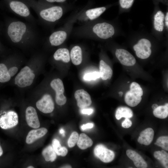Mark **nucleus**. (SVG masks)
<instances>
[{
	"label": "nucleus",
	"instance_id": "nucleus-1",
	"mask_svg": "<svg viewBox=\"0 0 168 168\" xmlns=\"http://www.w3.org/2000/svg\"><path fill=\"white\" fill-rule=\"evenodd\" d=\"M37 25L6 17L0 23V37L12 49L30 56L41 49L45 39Z\"/></svg>",
	"mask_w": 168,
	"mask_h": 168
},
{
	"label": "nucleus",
	"instance_id": "nucleus-2",
	"mask_svg": "<svg viewBox=\"0 0 168 168\" xmlns=\"http://www.w3.org/2000/svg\"><path fill=\"white\" fill-rule=\"evenodd\" d=\"M30 58L9 84L19 92L23 93L30 88L43 72L46 56L41 49L30 56Z\"/></svg>",
	"mask_w": 168,
	"mask_h": 168
},
{
	"label": "nucleus",
	"instance_id": "nucleus-3",
	"mask_svg": "<svg viewBox=\"0 0 168 168\" xmlns=\"http://www.w3.org/2000/svg\"><path fill=\"white\" fill-rule=\"evenodd\" d=\"M27 60L24 54L13 49L8 54L0 58V87L9 84Z\"/></svg>",
	"mask_w": 168,
	"mask_h": 168
},
{
	"label": "nucleus",
	"instance_id": "nucleus-4",
	"mask_svg": "<svg viewBox=\"0 0 168 168\" xmlns=\"http://www.w3.org/2000/svg\"><path fill=\"white\" fill-rule=\"evenodd\" d=\"M95 20L73 28L72 34L77 37L92 39H107L113 35L114 28L111 24L105 22H96Z\"/></svg>",
	"mask_w": 168,
	"mask_h": 168
},
{
	"label": "nucleus",
	"instance_id": "nucleus-5",
	"mask_svg": "<svg viewBox=\"0 0 168 168\" xmlns=\"http://www.w3.org/2000/svg\"><path fill=\"white\" fill-rule=\"evenodd\" d=\"M33 5V8L38 18V24L45 27L52 28L63 15L66 8L63 6Z\"/></svg>",
	"mask_w": 168,
	"mask_h": 168
},
{
	"label": "nucleus",
	"instance_id": "nucleus-6",
	"mask_svg": "<svg viewBox=\"0 0 168 168\" xmlns=\"http://www.w3.org/2000/svg\"><path fill=\"white\" fill-rule=\"evenodd\" d=\"M76 13L72 16L64 24V26L52 32L45 39L42 48L47 46L57 47L63 44L68 39L73 29V26L76 22Z\"/></svg>",
	"mask_w": 168,
	"mask_h": 168
},
{
	"label": "nucleus",
	"instance_id": "nucleus-7",
	"mask_svg": "<svg viewBox=\"0 0 168 168\" xmlns=\"http://www.w3.org/2000/svg\"><path fill=\"white\" fill-rule=\"evenodd\" d=\"M31 96L38 99L35 106L40 111L44 114L52 112L54 103L52 96L45 91L44 83L42 82L30 91Z\"/></svg>",
	"mask_w": 168,
	"mask_h": 168
},
{
	"label": "nucleus",
	"instance_id": "nucleus-8",
	"mask_svg": "<svg viewBox=\"0 0 168 168\" xmlns=\"http://www.w3.org/2000/svg\"><path fill=\"white\" fill-rule=\"evenodd\" d=\"M106 9L105 7L83 9L76 13V22L82 25L98 18Z\"/></svg>",
	"mask_w": 168,
	"mask_h": 168
},
{
	"label": "nucleus",
	"instance_id": "nucleus-9",
	"mask_svg": "<svg viewBox=\"0 0 168 168\" xmlns=\"http://www.w3.org/2000/svg\"><path fill=\"white\" fill-rule=\"evenodd\" d=\"M50 87L55 94V100L56 104L59 105H64L67 98L64 95V88L63 82L59 78H54L49 83Z\"/></svg>",
	"mask_w": 168,
	"mask_h": 168
},
{
	"label": "nucleus",
	"instance_id": "nucleus-10",
	"mask_svg": "<svg viewBox=\"0 0 168 168\" xmlns=\"http://www.w3.org/2000/svg\"><path fill=\"white\" fill-rule=\"evenodd\" d=\"M130 88V90L127 91L125 95L124 100L127 105L133 107L140 103L143 92L142 88L140 87L133 86Z\"/></svg>",
	"mask_w": 168,
	"mask_h": 168
},
{
	"label": "nucleus",
	"instance_id": "nucleus-11",
	"mask_svg": "<svg viewBox=\"0 0 168 168\" xmlns=\"http://www.w3.org/2000/svg\"><path fill=\"white\" fill-rule=\"evenodd\" d=\"M151 46V43L149 40L143 38L140 40L137 44L133 46V48L138 58L145 59L150 56L152 53L150 48Z\"/></svg>",
	"mask_w": 168,
	"mask_h": 168
},
{
	"label": "nucleus",
	"instance_id": "nucleus-12",
	"mask_svg": "<svg viewBox=\"0 0 168 168\" xmlns=\"http://www.w3.org/2000/svg\"><path fill=\"white\" fill-rule=\"evenodd\" d=\"M18 122L17 114L14 111L9 110L0 117V127L4 129L14 127Z\"/></svg>",
	"mask_w": 168,
	"mask_h": 168
},
{
	"label": "nucleus",
	"instance_id": "nucleus-13",
	"mask_svg": "<svg viewBox=\"0 0 168 168\" xmlns=\"http://www.w3.org/2000/svg\"><path fill=\"white\" fill-rule=\"evenodd\" d=\"M94 154L96 157L105 163L112 161L115 156L114 153L112 151L108 149L102 144L98 145L95 147Z\"/></svg>",
	"mask_w": 168,
	"mask_h": 168
},
{
	"label": "nucleus",
	"instance_id": "nucleus-14",
	"mask_svg": "<svg viewBox=\"0 0 168 168\" xmlns=\"http://www.w3.org/2000/svg\"><path fill=\"white\" fill-rule=\"evenodd\" d=\"M25 113L28 125L33 128H39L40 124L35 108L32 106H29L26 108Z\"/></svg>",
	"mask_w": 168,
	"mask_h": 168
},
{
	"label": "nucleus",
	"instance_id": "nucleus-15",
	"mask_svg": "<svg viewBox=\"0 0 168 168\" xmlns=\"http://www.w3.org/2000/svg\"><path fill=\"white\" fill-rule=\"evenodd\" d=\"M115 55L120 63L126 66H132L134 65L136 60L134 56L129 52L122 49H117Z\"/></svg>",
	"mask_w": 168,
	"mask_h": 168
},
{
	"label": "nucleus",
	"instance_id": "nucleus-16",
	"mask_svg": "<svg viewBox=\"0 0 168 168\" xmlns=\"http://www.w3.org/2000/svg\"><path fill=\"white\" fill-rule=\"evenodd\" d=\"M74 97L77 101V106L81 109L89 106L92 103L90 96L83 89L76 91L74 94Z\"/></svg>",
	"mask_w": 168,
	"mask_h": 168
},
{
	"label": "nucleus",
	"instance_id": "nucleus-17",
	"mask_svg": "<svg viewBox=\"0 0 168 168\" xmlns=\"http://www.w3.org/2000/svg\"><path fill=\"white\" fill-rule=\"evenodd\" d=\"M52 59L56 62H62L64 63H68L70 60V52L67 48H59L54 53L52 56Z\"/></svg>",
	"mask_w": 168,
	"mask_h": 168
},
{
	"label": "nucleus",
	"instance_id": "nucleus-18",
	"mask_svg": "<svg viewBox=\"0 0 168 168\" xmlns=\"http://www.w3.org/2000/svg\"><path fill=\"white\" fill-rule=\"evenodd\" d=\"M126 155L133 162L134 165L138 168H146L147 165L144 159L139 154L130 149L127 150Z\"/></svg>",
	"mask_w": 168,
	"mask_h": 168
},
{
	"label": "nucleus",
	"instance_id": "nucleus-19",
	"mask_svg": "<svg viewBox=\"0 0 168 168\" xmlns=\"http://www.w3.org/2000/svg\"><path fill=\"white\" fill-rule=\"evenodd\" d=\"M47 132V129L44 128L31 130L28 133L26 136V143L28 144L33 143L38 139L44 136Z\"/></svg>",
	"mask_w": 168,
	"mask_h": 168
},
{
	"label": "nucleus",
	"instance_id": "nucleus-20",
	"mask_svg": "<svg viewBox=\"0 0 168 168\" xmlns=\"http://www.w3.org/2000/svg\"><path fill=\"white\" fill-rule=\"evenodd\" d=\"M154 136L153 130L151 128H147L141 132L138 141L141 144L148 145L152 142Z\"/></svg>",
	"mask_w": 168,
	"mask_h": 168
},
{
	"label": "nucleus",
	"instance_id": "nucleus-21",
	"mask_svg": "<svg viewBox=\"0 0 168 168\" xmlns=\"http://www.w3.org/2000/svg\"><path fill=\"white\" fill-rule=\"evenodd\" d=\"M70 55L72 63L75 65L80 64L82 60V48L79 45L74 46L71 49Z\"/></svg>",
	"mask_w": 168,
	"mask_h": 168
},
{
	"label": "nucleus",
	"instance_id": "nucleus-22",
	"mask_svg": "<svg viewBox=\"0 0 168 168\" xmlns=\"http://www.w3.org/2000/svg\"><path fill=\"white\" fill-rule=\"evenodd\" d=\"M100 77L103 80L110 79L111 77L113 71L110 67L103 60L100 63Z\"/></svg>",
	"mask_w": 168,
	"mask_h": 168
},
{
	"label": "nucleus",
	"instance_id": "nucleus-23",
	"mask_svg": "<svg viewBox=\"0 0 168 168\" xmlns=\"http://www.w3.org/2000/svg\"><path fill=\"white\" fill-rule=\"evenodd\" d=\"M165 16L161 11H158L154 16V26L155 29L160 32L162 31L164 28Z\"/></svg>",
	"mask_w": 168,
	"mask_h": 168
},
{
	"label": "nucleus",
	"instance_id": "nucleus-24",
	"mask_svg": "<svg viewBox=\"0 0 168 168\" xmlns=\"http://www.w3.org/2000/svg\"><path fill=\"white\" fill-rule=\"evenodd\" d=\"M93 142L91 139L85 134L82 133L80 134L77 144L81 149L83 150L91 147Z\"/></svg>",
	"mask_w": 168,
	"mask_h": 168
},
{
	"label": "nucleus",
	"instance_id": "nucleus-25",
	"mask_svg": "<svg viewBox=\"0 0 168 168\" xmlns=\"http://www.w3.org/2000/svg\"><path fill=\"white\" fill-rule=\"evenodd\" d=\"M133 115V111L129 108L126 107H120L116 110L115 116L117 120H119L122 117L131 118Z\"/></svg>",
	"mask_w": 168,
	"mask_h": 168
},
{
	"label": "nucleus",
	"instance_id": "nucleus-26",
	"mask_svg": "<svg viewBox=\"0 0 168 168\" xmlns=\"http://www.w3.org/2000/svg\"><path fill=\"white\" fill-rule=\"evenodd\" d=\"M42 154L46 161L53 162L56 158V153L52 146L49 145L43 151Z\"/></svg>",
	"mask_w": 168,
	"mask_h": 168
},
{
	"label": "nucleus",
	"instance_id": "nucleus-27",
	"mask_svg": "<svg viewBox=\"0 0 168 168\" xmlns=\"http://www.w3.org/2000/svg\"><path fill=\"white\" fill-rule=\"evenodd\" d=\"M153 114L156 117L161 119L166 118L168 115V104L164 105L158 106L154 110Z\"/></svg>",
	"mask_w": 168,
	"mask_h": 168
},
{
	"label": "nucleus",
	"instance_id": "nucleus-28",
	"mask_svg": "<svg viewBox=\"0 0 168 168\" xmlns=\"http://www.w3.org/2000/svg\"><path fill=\"white\" fill-rule=\"evenodd\" d=\"M154 156L158 160L165 168L168 167V154L163 150L154 152Z\"/></svg>",
	"mask_w": 168,
	"mask_h": 168
},
{
	"label": "nucleus",
	"instance_id": "nucleus-29",
	"mask_svg": "<svg viewBox=\"0 0 168 168\" xmlns=\"http://www.w3.org/2000/svg\"><path fill=\"white\" fill-rule=\"evenodd\" d=\"M155 144L161 147L163 149L168 151V137L162 136L157 139Z\"/></svg>",
	"mask_w": 168,
	"mask_h": 168
},
{
	"label": "nucleus",
	"instance_id": "nucleus-30",
	"mask_svg": "<svg viewBox=\"0 0 168 168\" xmlns=\"http://www.w3.org/2000/svg\"><path fill=\"white\" fill-rule=\"evenodd\" d=\"M79 138L78 133L76 132H73L71 134L68 141V145L69 147H74L77 143Z\"/></svg>",
	"mask_w": 168,
	"mask_h": 168
},
{
	"label": "nucleus",
	"instance_id": "nucleus-31",
	"mask_svg": "<svg viewBox=\"0 0 168 168\" xmlns=\"http://www.w3.org/2000/svg\"><path fill=\"white\" fill-rule=\"evenodd\" d=\"M52 146L58 156H61L63 147H62L59 141L56 139H54L52 142Z\"/></svg>",
	"mask_w": 168,
	"mask_h": 168
},
{
	"label": "nucleus",
	"instance_id": "nucleus-32",
	"mask_svg": "<svg viewBox=\"0 0 168 168\" xmlns=\"http://www.w3.org/2000/svg\"><path fill=\"white\" fill-rule=\"evenodd\" d=\"M100 77L99 72L94 71L85 74L83 77V79L85 81L95 80Z\"/></svg>",
	"mask_w": 168,
	"mask_h": 168
},
{
	"label": "nucleus",
	"instance_id": "nucleus-33",
	"mask_svg": "<svg viewBox=\"0 0 168 168\" xmlns=\"http://www.w3.org/2000/svg\"><path fill=\"white\" fill-rule=\"evenodd\" d=\"M0 37V58L6 55L9 53L12 49L9 48L2 42Z\"/></svg>",
	"mask_w": 168,
	"mask_h": 168
},
{
	"label": "nucleus",
	"instance_id": "nucleus-34",
	"mask_svg": "<svg viewBox=\"0 0 168 168\" xmlns=\"http://www.w3.org/2000/svg\"><path fill=\"white\" fill-rule=\"evenodd\" d=\"M134 0H119L120 7L124 9L129 8L132 6Z\"/></svg>",
	"mask_w": 168,
	"mask_h": 168
},
{
	"label": "nucleus",
	"instance_id": "nucleus-35",
	"mask_svg": "<svg viewBox=\"0 0 168 168\" xmlns=\"http://www.w3.org/2000/svg\"><path fill=\"white\" fill-rule=\"evenodd\" d=\"M80 112L82 114L88 115L91 114L94 112V110L92 108H86V107L81 109Z\"/></svg>",
	"mask_w": 168,
	"mask_h": 168
},
{
	"label": "nucleus",
	"instance_id": "nucleus-36",
	"mask_svg": "<svg viewBox=\"0 0 168 168\" xmlns=\"http://www.w3.org/2000/svg\"><path fill=\"white\" fill-rule=\"evenodd\" d=\"M132 125V121L129 118H125V119L122 123V126L125 128H128Z\"/></svg>",
	"mask_w": 168,
	"mask_h": 168
},
{
	"label": "nucleus",
	"instance_id": "nucleus-37",
	"mask_svg": "<svg viewBox=\"0 0 168 168\" xmlns=\"http://www.w3.org/2000/svg\"><path fill=\"white\" fill-rule=\"evenodd\" d=\"M94 126V124L92 123H88L86 124H83L81 126V129L85 130L86 129L91 128Z\"/></svg>",
	"mask_w": 168,
	"mask_h": 168
},
{
	"label": "nucleus",
	"instance_id": "nucleus-38",
	"mask_svg": "<svg viewBox=\"0 0 168 168\" xmlns=\"http://www.w3.org/2000/svg\"><path fill=\"white\" fill-rule=\"evenodd\" d=\"M165 24L166 26L168 28V12L166 13V16L165 17Z\"/></svg>",
	"mask_w": 168,
	"mask_h": 168
},
{
	"label": "nucleus",
	"instance_id": "nucleus-39",
	"mask_svg": "<svg viewBox=\"0 0 168 168\" xmlns=\"http://www.w3.org/2000/svg\"><path fill=\"white\" fill-rule=\"evenodd\" d=\"M59 133L61 134L63 137L65 136V131L63 128H61L60 129Z\"/></svg>",
	"mask_w": 168,
	"mask_h": 168
},
{
	"label": "nucleus",
	"instance_id": "nucleus-40",
	"mask_svg": "<svg viewBox=\"0 0 168 168\" xmlns=\"http://www.w3.org/2000/svg\"><path fill=\"white\" fill-rule=\"evenodd\" d=\"M158 106L157 104H154L152 105V107L153 109L154 110Z\"/></svg>",
	"mask_w": 168,
	"mask_h": 168
},
{
	"label": "nucleus",
	"instance_id": "nucleus-41",
	"mask_svg": "<svg viewBox=\"0 0 168 168\" xmlns=\"http://www.w3.org/2000/svg\"><path fill=\"white\" fill-rule=\"evenodd\" d=\"M3 150L1 147L0 145V156H1L3 154Z\"/></svg>",
	"mask_w": 168,
	"mask_h": 168
},
{
	"label": "nucleus",
	"instance_id": "nucleus-42",
	"mask_svg": "<svg viewBox=\"0 0 168 168\" xmlns=\"http://www.w3.org/2000/svg\"><path fill=\"white\" fill-rule=\"evenodd\" d=\"M71 166H63V167H62V168H71Z\"/></svg>",
	"mask_w": 168,
	"mask_h": 168
},
{
	"label": "nucleus",
	"instance_id": "nucleus-43",
	"mask_svg": "<svg viewBox=\"0 0 168 168\" xmlns=\"http://www.w3.org/2000/svg\"><path fill=\"white\" fill-rule=\"evenodd\" d=\"M27 168H34V167L33 166H28Z\"/></svg>",
	"mask_w": 168,
	"mask_h": 168
},
{
	"label": "nucleus",
	"instance_id": "nucleus-44",
	"mask_svg": "<svg viewBox=\"0 0 168 168\" xmlns=\"http://www.w3.org/2000/svg\"><path fill=\"white\" fill-rule=\"evenodd\" d=\"M119 94L121 95V96H122V95H123V92H120L119 93Z\"/></svg>",
	"mask_w": 168,
	"mask_h": 168
}]
</instances>
